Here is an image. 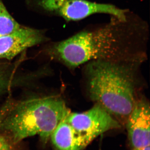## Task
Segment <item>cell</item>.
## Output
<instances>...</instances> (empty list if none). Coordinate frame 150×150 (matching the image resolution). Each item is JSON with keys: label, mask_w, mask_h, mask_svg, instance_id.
<instances>
[{"label": "cell", "mask_w": 150, "mask_h": 150, "mask_svg": "<svg viewBox=\"0 0 150 150\" xmlns=\"http://www.w3.org/2000/svg\"><path fill=\"white\" fill-rule=\"evenodd\" d=\"M109 23L84 30L56 43L52 54L67 67L76 68L91 61L143 60L144 52L135 51L144 41V26L113 17Z\"/></svg>", "instance_id": "6da1fadb"}, {"label": "cell", "mask_w": 150, "mask_h": 150, "mask_svg": "<svg viewBox=\"0 0 150 150\" xmlns=\"http://www.w3.org/2000/svg\"><path fill=\"white\" fill-rule=\"evenodd\" d=\"M141 62L97 60L86 65L89 96L120 123H126L138 99L135 70Z\"/></svg>", "instance_id": "7a4b0ae2"}, {"label": "cell", "mask_w": 150, "mask_h": 150, "mask_svg": "<svg viewBox=\"0 0 150 150\" xmlns=\"http://www.w3.org/2000/svg\"><path fill=\"white\" fill-rule=\"evenodd\" d=\"M60 98L47 96L10 103L0 123V130L15 143L38 134L44 144L69 111Z\"/></svg>", "instance_id": "3957f363"}, {"label": "cell", "mask_w": 150, "mask_h": 150, "mask_svg": "<svg viewBox=\"0 0 150 150\" xmlns=\"http://www.w3.org/2000/svg\"><path fill=\"white\" fill-rule=\"evenodd\" d=\"M38 4L44 9L62 17L67 21L81 20L96 13H105L122 21L128 19V11L110 4L88 0H40Z\"/></svg>", "instance_id": "277c9868"}, {"label": "cell", "mask_w": 150, "mask_h": 150, "mask_svg": "<svg viewBox=\"0 0 150 150\" xmlns=\"http://www.w3.org/2000/svg\"><path fill=\"white\" fill-rule=\"evenodd\" d=\"M66 117L74 130L89 144L101 134L121 127L120 122L97 103L83 112H71L69 110Z\"/></svg>", "instance_id": "5b68a950"}, {"label": "cell", "mask_w": 150, "mask_h": 150, "mask_svg": "<svg viewBox=\"0 0 150 150\" xmlns=\"http://www.w3.org/2000/svg\"><path fill=\"white\" fill-rule=\"evenodd\" d=\"M150 118L149 103L144 98H138L126 123L133 149L150 146Z\"/></svg>", "instance_id": "8992f818"}, {"label": "cell", "mask_w": 150, "mask_h": 150, "mask_svg": "<svg viewBox=\"0 0 150 150\" xmlns=\"http://www.w3.org/2000/svg\"><path fill=\"white\" fill-rule=\"evenodd\" d=\"M44 39L40 30L21 26L0 37V59L12 60L24 50L42 43Z\"/></svg>", "instance_id": "52a82bcc"}, {"label": "cell", "mask_w": 150, "mask_h": 150, "mask_svg": "<svg viewBox=\"0 0 150 150\" xmlns=\"http://www.w3.org/2000/svg\"><path fill=\"white\" fill-rule=\"evenodd\" d=\"M66 116L51 134L52 144L57 150H82L89 143L74 130Z\"/></svg>", "instance_id": "ba28073f"}, {"label": "cell", "mask_w": 150, "mask_h": 150, "mask_svg": "<svg viewBox=\"0 0 150 150\" xmlns=\"http://www.w3.org/2000/svg\"><path fill=\"white\" fill-rule=\"evenodd\" d=\"M21 27L9 13L0 0V37L7 35Z\"/></svg>", "instance_id": "9c48e42d"}, {"label": "cell", "mask_w": 150, "mask_h": 150, "mask_svg": "<svg viewBox=\"0 0 150 150\" xmlns=\"http://www.w3.org/2000/svg\"><path fill=\"white\" fill-rule=\"evenodd\" d=\"M11 77L4 67H0V95L10 86Z\"/></svg>", "instance_id": "30bf717a"}, {"label": "cell", "mask_w": 150, "mask_h": 150, "mask_svg": "<svg viewBox=\"0 0 150 150\" xmlns=\"http://www.w3.org/2000/svg\"><path fill=\"white\" fill-rule=\"evenodd\" d=\"M7 108V104H6L0 111V123H1V121L6 111ZM8 146H9V145L8 144L5 139L0 134V150H2L3 149H5Z\"/></svg>", "instance_id": "8fae6325"}, {"label": "cell", "mask_w": 150, "mask_h": 150, "mask_svg": "<svg viewBox=\"0 0 150 150\" xmlns=\"http://www.w3.org/2000/svg\"><path fill=\"white\" fill-rule=\"evenodd\" d=\"M150 146L138 148V149H134L133 150H150Z\"/></svg>", "instance_id": "7c38bea8"}, {"label": "cell", "mask_w": 150, "mask_h": 150, "mask_svg": "<svg viewBox=\"0 0 150 150\" xmlns=\"http://www.w3.org/2000/svg\"><path fill=\"white\" fill-rule=\"evenodd\" d=\"M2 150H11L10 146H8L5 149H3Z\"/></svg>", "instance_id": "4fadbf2b"}]
</instances>
